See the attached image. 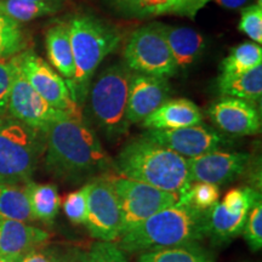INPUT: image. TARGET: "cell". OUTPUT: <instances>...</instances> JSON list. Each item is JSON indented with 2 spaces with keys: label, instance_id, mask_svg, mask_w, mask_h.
I'll return each mask as SVG.
<instances>
[{
  "label": "cell",
  "instance_id": "6da1fadb",
  "mask_svg": "<svg viewBox=\"0 0 262 262\" xmlns=\"http://www.w3.org/2000/svg\"><path fill=\"white\" fill-rule=\"evenodd\" d=\"M44 165L61 181L77 183L106 175L114 168L95 131L83 118L67 116L47 131Z\"/></svg>",
  "mask_w": 262,
  "mask_h": 262
},
{
  "label": "cell",
  "instance_id": "7a4b0ae2",
  "mask_svg": "<svg viewBox=\"0 0 262 262\" xmlns=\"http://www.w3.org/2000/svg\"><path fill=\"white\" fill-rule=\"evenodd\" d=\"M114 168L119 175L182 196L191 187L188 160L141 135L118 153Z\"/></svg>",
  "mask_w": 262,
  "mask_h": 262
},
{
  "label": "cell",
  "instance_id": "3957f363",
  "mask_svg": "<svg viewBox=\"0 0 262 262\" xmlns=\"http://www.w3.org/2000/svg\"><path fill=\"white\" fill-rule=\"evenodd\" d=\"M206 237V211L176 203L157 212L118 239L124 253L141 254L155 250L198 243Z\"/></svg>",
  "mask_w": 262,
  "mask_h": 262
},
{
  "label": "cell",
  "instance_id": "277c9868",
  "mask_svg": "<svg viewBox=\"0 0 262 262\" xmlns=\"http://www.w3.org/2000/svg\"><path fill=\"white\" fill-rule=\"evenodd\" d=\"M75 74L70 90L80 104L88 96L95 71L119 45L122 35L113 26L91 15H74L67 22Z\"/></svg>",
  "mask_w": 262,
  "mask_h": 262
},
{
  "label": "cell",
  "instance_id": "5b68a950",
  "mask_svg": "<svg viewBox=\"0 0 262 262\" xmlns=\"http://www.w3.org/2000/svg\"><path fill=\"white\" fill-rule=\"evenodd\" d=\"M47 133L6 116L0 118V185L32 181L44 157Z\"/></svg>",
  "mask_w": 262,
  "mask_h": 262
},
{
  "label": "cell",
  "instance_id": "8992f818",
  "mask_svg": "<svg viewBox=\"0 0 262 262\" xmlns=\"http://www.w3.org/2000/svg\"><path fill=\"white\" fill-rule=\"evenodd\" d=\"M131 72L124 63L107 67L89 89V110L95 124L110 140L127 131L126 104Z\"/></svg>",
  "mask_w": 262,
  "mask_h": 262
},
{
  "label": "cell",
  "instance_id": "52a82bcc",
  "mask_svg": "<svg viewBox=\"0 0 262 262\" xmlns=\"http://www.w3.org/2000/svg\"><path fill=\"white\" fill-rule=\"evenodd\" d=\"M124 64L134 73L169 78L178 72L162 24L142 26L130 35L124 48Z\"/></svg>",
  "mask_w": 262,
  "mask_h": 262
},
{
  "label": "cell",
  "instance_id": "ba28073f",
  "mask_svg": "<svg viewBox=\"0 0 262 262\" xmlns=\"http://www.w3.org/2000/svg\"><path fill=\"white\" fill-rule=\"evenodd\" d=\"M107 178L110 180L122 212V235L157 212L175 205L180 199L173 193L124 178L122 175L107 173Z\"/></svg>",
  "mask_w": 262,
  "mask_h": 262
},
{
  "label": "cell",
  "instance_id": "9c48e42d",
  "mask_svg": "<svg viewBox=\"0 0 262 262\" xmlns=\"http://www.w3.org/2000/svg\"><path fill=\"white\" fill-rule=\"evenodd\" d=\"M261 201V192L245 186L226 193L222 202L206 211V237L214 245L227 244L243 232L251 208Z\"/></svg>",
  "mask_w": 262,
  "mask_h": 262
},
{
  "label": "cell",
  "instance_id": "30bf717a",
  "mask_svg": "<svg viewBox=\"0 0 262 262\" xmlns=\"http://www.w3.org/2000/svg\"><path fill=\"white\" fill-rule=\"evenodd\" d=\"M19 71L40 96L55 110L83 118L80 104L74 100L67 83L34 51L27 50L16 55Z\"/></svg>",
  "mask_w": 262,
  "mask_h": 262
},
{
  "label": "cell",
  "instance_id": "8fae6325",
  "mask_svg": "<svg viewBox=\"0 0 262 262\" xmlns=\"http://www.w3.org/2000/svg\"><path fill=\"white\" fill-rule=\"evenodd\" d=\"M85 185L88 212L84 225L90 235L102 242L118 241L122 235V212L107 173L89 180Z\"/></svg>",
  "mask_w": 262,
  "mask_h": 262
},
{
  "label": "cell",
  "instance_id": "7c38bea8",
  "mask_svg": "<svg viewBox=\"0 0 262 262\" xmlns=\"http://www.w3.org/2000/svg\"><path fill=\"white\" fill-rule=\"evenodd\" d=\"M142 136L186 159L220 150L232 143L231 140L226 139L214 127L203 124L170 130H147Z\"/></svg>",
  "mask_w": 262,
  "mask_h": 262
},
{
  "label": "cell",
  "instance_id": "4fadbf2b",
  "mask_svg": "<svg viewBox=\"0 0 262 262\" xmlns=\"http://www.w3.org/2000/svg\"><path fill=\"white\" fill-rule=\"evenodd\" d=\"M8 116L26 125L47 133L52 124L70 114L51 107L33 89L18 67L9 97Z\"/></svg>",
  "mask_w": 262,
  "mask_h": 262
},
{
  "label": "cell",
  "instance_id": "5bb4252c",
  "mask_svg": "<svg viewBox=\"0 0 262 262\" xmlns=\"http://www.w3.org/2000/svg\"><path fill=\"white\" fill-rule=\"evenodd\" d=\"M251 155L247 152L214 150L187 159L189 175L193 182L222 186L233 182L247 170Z\"/></svg>",
  "mask_w": 262,
  "mask_h": 262
},
{
  "label": "cell",
  "instance_id": "9a60e30c",
  "mask_svg": "<svg viewBox=\"0 0 262 262\" xmlns=\"http://www.w3.org/2000/svg\"><path fill=\"white\" fill-rule=\"evenodd\" d=\"M168 78L134 73L131 74L127 94L126 120L131 124L141 123L169 100Z\"/></svg>",
  "mask_w": 262,
  "mask_h": 262
},
{
  "label": "cell",
  "instance_id": "2e32d148",
  "mask_svg": "<svg viewBox=\"0 0 262 262\" xmlns=\"http://www.w3.org/2000/svg\"><path fill=\"white\" fill-rule=\"evenodd\" d=\"M209 116L219 129L229 135L250 136L261 133V113L249 101L222 97L211 104Z\"/></svg>",
  "mask_w": 262,
  "mask_h": 262
},
{
  "label": "cell",
  "instance_id": "e0dca14e",
  "mask_svg": "<svg viewBox=\"0 0 262 262\" xmlns=\"http://www.w3.org/2000/svg\"><path fill=\"white\" fill-rule=\"evenodd\" d=\"M48 232L25 222L0 219V257L18 260L49 241Z\"/></svg>",
  "mask_w": 262,
  "mask_h": 262
},
{
  "label": "cell",
  "instance_id": "ac0fdd59",
  "mask_svg": "<svg viewBox=\"0 0 262 262\" xmlns=\"http://www.w3.org/2000/svg\"><path fill=\"white\" fill-rule=\"evenodd\" d=\"M201 108L187 98H169L141 124L147 130H170L203 123Z\"/></svg>",
  "mask_w": 262,
  "mask_h": 262
},
{
  "label": "cell",
  "instance_id": "d6986e66",
  "mask_svg": "<svg viewBox=\"0 0 262 262\" xmlns=\"http://www.w3.org/2000/svg\"><path fill=\"white\" fill-rule=\"evenodd\" d=\"M166 41L179 70H187L204 50L205 41L199 32L188 27L163 25Z\"/></svg>",
  "mask_w": 262,
  "mask_h": 262
},
{
  "label": "cell",
  "instance_id": "ffe728a7",
  "mask_svg": "<svg viewBox=\"0 0 262 262\" xmlns=\"http://www.w3.org/2000/svg\"><path fill=\"white\" fill-rule=\"evenodd\" d=\"M45 47L51 66L61 77H63L70 88L74 79L75 66L67 22H60L48 29L45 35Z\"/></svg>",
  "mask_w": 262,
  "mask_h": 262
},
{
  "label": "cell",
  "instance_id": "44dd1931",
  "mask_svg": "<svg viewBox=\"0 0 262 262\" xmlns=\"http://www.w3.org/2000/svg\"><path fill=\"white\" fill-rule=\"evenodd\" d=\"M217 89L222 97H235L257 103L262 97V64L245 73L219 77Z\"/></svg>",
  "mask_w": 262,
  "mask_h": 262
},
{
  "label": "cell",
  "instance_id": "7402d4cb",
  "mask_svg": "<svg viewBox=\"0 0 262 262\" xmlns=\"http://www.w3.org/2000/svg\"><path fill=\"white\" fill-rule=\"evenodd\" d=\"M32 214L35 220L52 222L56 219L61 206L57 186L54 183H26Z\"/></svg>",
  "mask_w": 262,
  "mask_h": 262
},
{
  "label": "cell",
  "instance_id": "603a6c76",
  "mask_svg": "<svg viewBox=\"0 0 262 262\" xmlns=\"http://www.w3.org/2000/svg\"><path fill=\"white\" fill-rule=\"evenodd\" d=\"M0 219L28 224L35 221L25 185H0Z\"/></svg>",
  "mask_w": 262,
  "mask_h": 262
},
{
  "label": "cell",
  "instance_id": "cb8c5ba5",
  "mask_svg": "<svg viewBox=\"0 0 262 262\" xmlns=\"http://www.w3.org/2000/svg\"><path fill=\"white\" fill-rule=\"evenodd\" d=\"M137 262H215V257L198 243H189L145 251L139 254Z\"/></svg>",
  "mask_w": 262,
  "mask_h": 262
},
{
  "label": "cell",
  "instance_id": "d4e9b609",
  "mask_svg": "<svg viewBox=\"0 0 262 262\" xmlns=\"http://www.w3.org/2000/svg\"><path fill=\"white\" fill-rule=\"evenodd\" d=\"M262 64V49L256 42H243L232 49L221 63L220 77H232Z\"/></svg>",
  "mask_w": 262,
  "mask_h": 262
},
{
  "label": "cell",
  "instance_id": "484cf974",
  "mask_svg": "<svg viewBox=\"0 0 262 262\" xmlns=\"http://www.w3.org/2000/svg\"><path fill=\"white\" fill-rule=\"evenodd\" d=\"M62 6L31 0H0V12L16 22H29L57 12Z\"/></svg>",
  "mask_w": 262,
  "mask_h": 262
},
{
  "label": "cell",
  "instance_id": "4316f807",
  "mask_svg": "<svg viewBox=\"0 0 262 262\" xmlns=\"http://www.w3.org/2000/svg\"><path fill=\"white\" fill-rule=\"evenodd\" d=\"M25 47V35L18 22L0 12V60L16 56Z\"/></svg>",
  "mask_w": 262,
  "mask_h": 262
},
{
  "label": "cell",
  "instance_id": "83f0119b",
  "mask_svg": "<svg viewBox=\"0 0 262 262\" xmlns=\"http://www.w3.org/2000/svg\"><path fill=\"white\" fill-rule=\"evenodd\" d=\"M220 198L219 186L204 182H193L182 196H180L179 203L186 204L199 211H208L211 209Z\"/></svg>",
  "mask_w": 262,
  "mask_h": 262
},
{
  "label": "cell",
  "instance_id": "f1b7e54d",
  "mask_svg": "<svg viewBox=\"0 0 262 262\" xmlns=\"http://www.w3.org/2000/svg\"><path fill=\"white\" fill-rule=\"evenodd\" d=\"M112 4L134 16H158L168 14L170 0H110Z\"/></svg>",
  "mask_w": 262,
  "mask_h": 262
},
{
  "label": "cell",
  "instance_id": "f546056e",
  "mask_svg": "<svg viewBox=\"0 0 262 262\" xmlns=\"http://www.w3.org/2000/svg\"><path fill=\"white\" fill-rule=\"evenodd\" d=\"M61 205L68 220L75 225H84L88 212L86 185L77 189V191L68 193Z\"/></svg>",
  "mask_w": 262,
  "mask_h": 262
},
{
  "label": "cell",
  "instance_id": "4dcf8cb0",
  "mask_svg": "<svg viewBox=\"0 0 262 262\" xmlns=\"http://www.w3.org/2000/svg\"><path fill=\"white\" fill-rule=\"evenodd\" d=\"M18 70L17 57L0 60V118L8 116L9 97Z\"/></svg>",
  "mask_w": 262,
  "mask_h": 262
},
{
  "label": "cell",
  "instance_id": "1f68e13d",
  "mask_svg": "<svg viewBox=\"0 0 262 262\" xmlns=\"http://www.w3.org/2000/svg\"><path fill=\"white\" fill-rule=\"evenodd\" d=\"M239 31L248 35L254 42L261 45L262 42V6L254 4L242 9Z\"/></svg>",
  "mask_w": 262,
  "mask_h": 262
},
{
  "label": "cell",
  "instance_id": "d6a6232c",
  "mask_svg": "<svg viewBox=\"0 0 262 262\" xmlns=\"http://www.w3.org/2000/svg\"><path fill=\"white\" fill-rule=\"evenodd\" d=\"M245 241L251 250L260 251L262 248V202H257L251 208L245 222L243 232Z\"/></svg>",
  "mask_w": 262,
  "mask_h": 262
},
{
  "label": "cell",
  "instance_id": "836d02e7",
  "mask_svg": "<svg viewBox=\"0 0 262 262\" xmlns=\"http://www.w3.org/2000/svg\"><path fill=\"white\" fill-rule=\"evenodd\" d=\"M89 262H127L125 253L113 242L98 241L88 251Z\"/></svg>",
  "mask_w": 262,
  "mask_h": 262
},
{
  "label": "cell",
  "instance_id": "e575fe53",
  "mask_svg": "<svg viewBox=\"0 0 262 262\" xmlns=\"http://www.w3.org/2000/svg\"><path fill=\"white\" fill-rule=\"evenodd\" d=\"M210 0H170L168 14L187 16L194 18Z\"/></svg>",
  "mask_w": 262,
  "mask_h": 262
},
{
  "label": "cell",
  "instance_id": "d590c367",
  "mask_svg": "<svg viewBox=\"0 0 262 262\" xmlns=\"http://www.w3.org/2000/svg\"><path fill=\"white\" fill-rule=\"evenodd\" d=\"M17 262H56V251L39 247L22 255Z\"/></svg>",
  "mask_w": 262,
  "mask_h": 262
},
{
  "label": "cell",
  "instance_id": "8d00e7d4",
  "mask_svg": "<svg viewBox=\"0 0 262 262\" xmlns=\"http://www.w3.org/2000/svg\"><path fill=\"white\" fill-rule=\"evenodd\" d=\"M56 262H89L88 251L79 248H70L56 253Z\"/></svg>",
  "mask_w": 262,
  "mask_h": 262
},
{
  "label": "cell",
  "instance_id": "74e56055",
  "mask_svg": "<svg viewBox=\"0 0 262 262\" xmlns=\"http://www.w3.org/2000/svg\"><path fill=\"white\" fill-rule=\"evenodd\" d=\"M216 4L228 10H239L248 6L250 0H215Z\"/></svg>",
  "mask_w": 262,
  "mask_h": 262
},
{
  "label": "cell",
  "instance_id": "f35d334b",
  "mask_svg": "<svg viewBox=\"0 0 262 262\" xmlns=\"http://www.w3.org/2000/svg\"><path fill=\"white\" fill-rule=\"evenodd\" d=\"M31 2H39V3H48V4H54V5H60L63 4V0H31Z\"/></svg>",
  "mask_w": 262,
  "mask_h": 262
},
{
  "label": "cell",
  "instance_id": "ab89813d",
  "mask_svg": "<svg viewBox=\"0 0 262 262\" xmlns=\"http://www.w3.org/2000/svg\"><path fill=\"white\" fill-rule=\"evenodd\" d=\"M0 262H17L15 258H8V257H0Z\"/></svg>",
  "mask_w": 262,
  "mask_h": 262
},
{
  "label": "cell",
  "instance_id": "60d3db41",
  "mask_svg": "<svg viewBox=\"0 0 262 262\" xmlns=\"http://www.w3.org/2000/svg\"><path fill=\"white\" fill-rule=\"evenodd\" d=\"M257 5H261L262 6V0H257V3H256Z\"/></svg>",
  "mask_w": 262,
  "mask_h": 262
}]
</instances>
